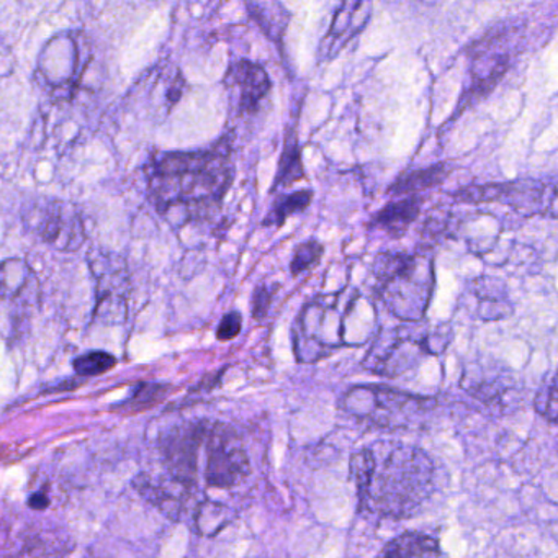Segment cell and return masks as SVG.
Returning <instances> with one entry per match:
<instances>
[{
    "label": "cell",
    "instance_id": "1",
    "mask_svg": "<svg viewBox=\"0 0 558 558\" xmlns=\"http://www.w3.org/2000/svg\"><path fill=\"white\" fill-rule=\"evenodd\" d=\"M434 476L436 466L429 456L407 444L377 442L351 459L359 506L381 518L416 514L433 493Z\"/></svg>",
    "mask_w": 558,
    "mask_h": 558
},
{
    "label": "cell",
    "instance_id": "2",
    "mask_svg": "<svg viewBox=\"0 0 558 558\" xmlns=\"http://www.w3.org/2000/svg\"><path fill=\"white\" fill-rule=\"evenodd\" d=\"M231 182L233 168L221 153H165L153 162L148 192L166 220L187 225L211 217Z\"/></svg>",
    "mask_w": 558,
    "mask_h": 558
},
{
    "label": "cell",
    "instance_id": "3",
    "mask_svg": "<svg viewBox=\"0 0 558 558\" xmlns=\"http://www.w3.org/2000/svg\"><path fill=\"white\" fill-rule=\"evenodd\" d=\"M377 292L391 313L403 322H420L434 286L433 263L424 256L387 253L374 263Z\"/></svg>",
    "mask_w": 558,
    "mask_h": 558
},
{
    "label": "cell",
    "instance_id": "4",
    "mask_svg": "<svg viewBox=\"0 0 558 558\" xmlns=\"http://www.w3.org/2000/svg\"><path fill=\"white\" fill-rule=\"evenodd\" d=\"M341 293L306 303L293 326V352L300 364H316L344 344Z\"/></svg>",
    "mask_w": 558,
    "mask_h": 558
},
{
    "label": "cell",
    "instance_id": "5",
    "mask_svg": "<svg viewBox=\"0 0 558 558\" xmlns=\"http://www.w3.org/2000/svg\"><path fill=\"white\" fill-rule=\"evenodd\" d=\"M433 407V400L388 387H354L341 398V408L357 420L381 429L411 426Z\"/></svg>",
    "mask_w": 558,
    "mask_h": 558
},
{
    "label": "cell",
    "instance_id": "6",
    "mask_svg": "<svg viewBox=\"0 0 558 558\" xmlns=\"http://www.w3.org/2000/svg\"><path fill=\"white\" fill-rule=\"evenodd\" d=\"M205 482L214 488H234L246 482L251 460L233 427L211 423L205 440Z\"/></svg>",
    "mask_w": 558,
    "mask_h": 558
},
{
    "label": "cell",
    "instance_id": "7",
    "mask_svg": "<svg viewBox=\"0 0 558 558\" xmlns=\"http://www.w3.org/2000/svg\"><path fill=\"white\" fill-rule=\"evenodd\" d=\"M90 272L96 279L94 319L102 325H120L129 316L130 274L122 257L99 253L89 257Z\"/></svg>",
    "mask_w": 558,
    "mask_h": 558
},
{
    "label": "cell",
    "instance_id": "8",
    "mask_svg": "<svg viewBox=\"0 0 558 558\" xmlns=\"http://www.w3.org/2000/svg\"><path fill=\"white\" fill-rule=\"evenodd\" d=\"M25 223L44 243L58 251L73 253L86 241L80 211L68 202L57 198L32 205L25 215Z\"/></svg>",
    "mask_w": 558,
    "mask_h": 558
},
{
    "label": "cell",
    "instance_id": "9",
    "mask_svg": "<svg viewBox=\"0 0 558 558\" xmlns=\"http://www.w3.org/2000/svg\"><path fill=\"white\" fill-rule=\"evenodd\" d=\"M210 421H185L159 437V452L169 475L197 486L198 452L205 447Z\"/></svg>",
    "mask_w": 558,
    "mask_h": 558
},
{
    "label": "cell",
    "instance_id": "10",
    "mask_svg": "<svg viewBox=\"0 0 558 558\" xmlns=\"http://www.w3.org/2000/svg\"><path fill=\"white\" fill-rule=\"evenodd\" d=\"M80 40L70 34L54 38L41 53L40 73L58 90H71L86 70Z\"/></svg>",
    "mask_w": 558,
    "mask_h": 558
},
{
    "label": "cell",
    "instance_id": "11",
    "mask_svg": "<svg viewBox=\"0 0 558 558\" xmlns=\"http://www.w3.org/2000/svg\"><path fill=\"white\" fill-rule=\"evenodd\" d=\"M426 349L427 344L420 339L407 338L403 329H393L381 335L372 345L365 357L364 367L387 377H397L411 367V361H417L414 352H426Z\"/></svg>",
    "mask_w": 558,
    "mask_h": 558
},
{
    "label": "cell",
    "instance_id": "12",
    "mask_svg": "<svg viewBox=\"0 0 558 558\" xmlns=\"http://www.w3.org/2000/svg\"><path fill=\"white\" fill-rule=\"evenodd\" d=\"M372 4L371 0H342L335 19H332L331 28L322 44V57L332 58L352 40L357 37L365 25L371 21Z\"/></svg>",
    "mask_w": 558,
    "mask_h": 558
},
{
    "label": "cell",
    "instance_id": "13",
    "mask_svg": "<svg viewBox=\"0 0 558 558\" xmlns=\"http://www.w3.org/2000/svg\"><path fill=\"white\" fill-rule=\"evenodd\" d=\"M472 57L473 63L472 70H470L472 83L459 102V113L475 104L476 100L488 96L509 70L508 54L496 53V51H492V48L483 47V45L476 48Z\"/></svg>",
    "mask_w": 558,
    "mask_h": 558
},
{
    "label": "cell",
    "instance_id": "14",
    "mask_svg": "<svg viewBox=\"0 0 558 558\" xmlns=\"http://www.w3.org/2000/svg\"><path fill=\"white\" fill-rule=\"evenodd\" d=\"M135 488L149 502H153L162 514L178 521L189 499L194 495L195 486L191 485V483L182 482V480L175 478V476L169 475V473L166 478L165 476L155 478V476L142 473V475L135 478Z\"/></svg>",
    "mask_w": 558,
    "mask_h": 558
},
{
    "label": "cell",
    "instance_id": "15",
    "mask_svg": "<svg viewBox=\"0 0 558 558\" xmlns=\"http://www.w3.org/2000/svg\"><path fill=\"white\" fill-rule=\"evenodd\" d=\"M227 84L238 90V110L253 113L270 90V80L266 70L253 61L238 60L231 64L227 74Z\"/></svg>",
    "mask_w": 558,
    "mask_h": 558
},
{
    "label": "cell",
    "instance_id": "16",
    "mask_svg": "<svg viewBox=\"0 0 558 558\" xmlns=\"http://www.w3.org/2000/svg\"><path fill=\"white\" fill-rule=\"evenodd\" d=\"M421 207H423V198L420 195H408L407 198L385 205L372 218L371 227L385 231L391 238H401L413 225V221L420 217Z\"/></svg>",
    "mask_w": 558,
    "mask_h": 558
},
{
    "label": "cell",
    "instance_id": "17",
    "mask_svg": "<svg viewBox=\"0 0 558 558\" xmlns=\"http://www.w3.org/2000/svg\"><path fill=\"white\" fill-rule=\"evenodd\" d=\"M449 165H444V162L429 166V168L413 169V171H407L398 175L397 181L388 189V194L395 195V197H401V195L429 191V189L444 184L447 178H449Z\"/></svg>",
    "mask_w": 558,
    "mask_h": 558
},
{
    "label": "cell",
    "instance_id": "18",
    "mask_svg": "<svg viewBox=\"0 0 558 558\" xmlns=\"http://www.w3.org/2000/svg\"><path fill=\"white\" fill-rule=\"evenodd\" d=\"M384 557H440L439 542L430 535L420 534V532H407L398 535L393 541L385 545L380 551Z\"/></svg>",
    "mask_w": 558,
    "mask_h": 558
},
{
    "label": "cell",
    "instance_id": "19",
    "mask_svg": "<svg viewBox=\"0 0 558 558\" xmlns=\"http://www.w3.org/2000/svg\"><path fill=\"white\" fill-rule=\"evenodd\" d=\"M312 191H296L293 194L282 195V197L274 202L272 208H270L267 217L264 218L263 227H283L287 218L293 217V215L300 214V211H305L310 204H312Z\"/></svg>",
    "mask_w": 558,
    "mask_h": 558
},
{
    "label": "cell",
    "instance_id": "20",
    "mask_svg": "<svg viewBox=\"0 0 558 558\" xmlns=\"http://www.w3.org/2000/svg\"><path fill=\"white\" fill-rule=\"evenodd\" d=\"M303 174L302 155H300L299 142L296 136L290 133L287 136L286 148L280 156L279 172H277L274 189L289 187L295 182L302 181Z\"/></svg>",
    "mask_w": 558,
    "mask_h": 558
},
{
    "label": "cell",
    "instance_id": "21",
    "mask_svg": "<svg viewBox=\"0 0 558 558\" xmlns=\"http://www.w3.org/2000/svg\"><path fill=\"white\" fill-rule=\"evenodd\" d=\"M117 365L116 355L106 351H90L74 359L73 368L80 377H99Z\"/></svg>",
    "mask_w": 558,
    "mask_h": 558
},
{
    "label": "cell",
    "instance_id": "22",
    "mask_svg": "<svg viewBox=\"0 0 558 558\" xmlns=\"http://www.w3.org/2000/svg\"><path fill=\"white\" fill-rule=\"evenodd\" d=\"M231 521V512L225 506L207 502L198 508L197 524L198 532L205 535H215Z\"/></svg>",
    "mask_w": 558,
    "mask_h": 558
},
{
    "label": "cell",
    "instance_id": "23",
    "mask_svg": "<svg viewBox=\"0 0 558 558\" xmlns=\"http://www.w3.org/2000/svg\"><path fill=\"white\" fill-rule=\"evenodd\" d=\"M323 251H325V247L316 240L300 243L295 251H293L292 260H290V272H292V276H300V274L306 272V270L316 266L319 259H322Z\"/></svg>",
    "mask_w": 558,
    "mask_h": 558
},
{
    "label": "cell",
    "instance_id": "24",
    "mask_svg": "<svg viewBox=\"0 0 558 558\" xmlns=\"http://www.w3.org/2000/svg\"><path fill=\"white\" fill-rule=\"evenodd\" d=\"M535 410L550 423L558 424V375L551 384L541 388L535 397Z\"/></svg>",
    "mask_w": 558,
    "mask_h": 558
},
{
    "label": "cell",
    "instance_id": "25",
    "mask_svg": "<svg viewBox=\"0 0 558 558\" xmlns=\"http://www.w3.org/2000/svg\"><path fill=\"white\" fill-rule=\"evenodd\" d=\"M165 391L166 388L161 387V385L142 384L136 388L135 395L130 400H126L125 404H120V408L126 407L129 411L143 410V408H148L156 403Z\"/></svg>",
    "mask_w": 558,
    "mask_h": 558
},
{
    "label": "cell",
    "instance_id": "26",
    "mask_svg": "<svg viewBox=\"0 0 558 558\" xmlns=\"http://www.w3.org/2000/svg\"><path fill=\"white\" fill-rule=\"evenodd\" d=\"M243 329V316L238 312H230L221 318L220 325L217 328L218 341H231V339L240 336Z\"/></svg>",
    "mask_w": 558,
    "mask_h": 558
},
{
    "label": "cell",
    "instance_id": "27",
    "mask_svg": "<svg viewBox=\"0 0 558 558\" xmlns=\"http://www.w3.org/2000/svg\"><path fill=\"white\" fill-rule=\"evenodd\" d=\"M274 289L267 286H259L253 293V318L263 322L272 305Z\"/></svg>",
    "mask_w": 558,
    "mask_h": 558
},
{
    "label": "cell",
    "instance_id": "28",
    "mask_svg": "<svg viewBox=\"0 0 558 558\" xmlns=\"http://www.w3.org/2000/svg\"><path fill=\"white\" fill-rule=\"evenodd\" d=\"M50 495L44 489L32 493L31 498H28V508L34 509V511H45V509L50 508Z\"/></svg>",
    "mask_w": 558,
    "mask_h": 558
}]
</instances>
